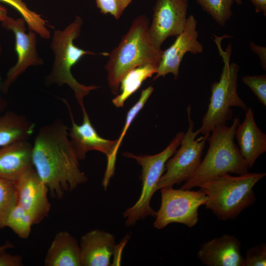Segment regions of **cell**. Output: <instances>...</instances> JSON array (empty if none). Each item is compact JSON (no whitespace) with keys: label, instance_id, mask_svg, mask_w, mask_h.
<instances>
[{"label":"cell","instance_id":"cell-1","mask_svg":"<svg viewBox=\"0 0 266 266\" xmlns=\"http://www.w3.org/2000/svg\"><path fill=\"white\" fill-rule=\"evenodd\" d=\"M60 119L43 126L33 145V164L52 198L62 199L88 180Z\"/></svg>","mask_w":266,"mask_h":266},{"label":"cell","instance_id":"cell-2","mask_svg":"<svg viewBox=\"0 0 266 266\" xmlns=\"http://www.w3.org/2000/svg\"><path fill=\"white\" fill-rule=\"evenodd\" d=\"M149 27L148 18L144 14L138 16L118 46L109 53L105 68L113 94H119L120 81L130 70L148 63L158 66L163 50H158L153 45Z\"/></svg>","mask_w":266,"mask_h":266},{"label":"cell","instance_id":"cell-3","mask_svg":"<svg viewBox=\"0 0 266 266\" xmlns=\"http://www.w3.org/2000/svg\"><path fill=\"white\" fill-rule=\"evenodd\" d=\"M266 175L265 172H248L237 176L226 174L201 182L198 187L208 198L205 208L222 221L235 219L255 202L253 188Z\"/></svg>","mask_w":266,"mask_h":266},{"label":"cell","instance_id":"cell-4","mask_svg":"<svg viewBox=\"0 0 266 266\" xmlns=\"http://www.w3.org/2000/svg\"><path fill=\"white\" fill-rule=\"evenodd\" d=\"M240 124L237 118L231 126L226 124L216 127L207 140L206 154L191 176L181 189H192L201 182L226 174L242 175L248 172V165L234 142L235 130Z\"/></svg>","mask_w":266,"mask_h":266},{"label":"cell","instance_id":"cell-5","mask_svg":"<svg viewBox=\"0 0 266 266\" xmlns=\"http://www.w3.org/2000/svg\"><path fill=\"white\" fill-rule=\"evenodd\" d=\"M83 23L82 19L77 16L64 30L54 31L51 43V48L54 53V61L50 73L45 77L46 86L68 85L73 91L82 110L85 108L84 98L99 87L80 83L72 75V67L85 55L99 54L104 56L109 55L107 52L97 53L84 50L74 44V40L80 34Z\"/></svg>","mask_w":266,"mask_h":266},{"label":"cell","instance_id":"cell-6","mask_svg":"<svg viewBox=\"0 0 266 266\" xmlns=\"http://www.w3.org/2000/svg\"><path fill=\"white\" fill-rule=\"evenodd\" d=\"M222 37L215 36L214 41L222 57L224 66L218 81L211 85V95L206 113L201 120V126L198 130L199 134L209 135L217 126L226 124L233 120L232 107H237L246 111L248 107L237 93L238 73L240 66L230 63L232 46L228 45L225 50L221 46Z\"/></svg>","mask_w":266,"mask_h":266},{"label":"cell","instance_id":"cell-7","mask_svg":"<svg viewBox=\"0 0 266 266\" xmlns=\"http://www.w3.org/2000/svg\"><path fill=\"white\" fill-rule=\"evenodd\" d=\"M184 133H177L167 147L161 152L151 155H136L123 152V155L134 159L141 166L140 179L142 182L140 195L136 202L123 213L126 219L125 226H134L136 222L148 216H155V212L150 205V201L156 192V186L165 171L166 164L180 146Z\"/></svg>","mask_w":266,"mask_h":266},{"label":"cell","instance_id":"cell-8","mask_svg":"<svg viewBox=\"0 0 266 266\" xmlns=\"http://www.w3.org/2000/svg\"><path fill=\"white\" fill-rule=\"evenodd\" d=\"M188 128L184 133L180 147L167 161L165 171L156 186V191L163 188L173 187L186 182L193 175L200 162L206 141L209 135H203L196 139L199 134L194 131V122L191 118V107L187 108Z\"/></svg>","mask_w":266,"mask_h":266},{"label":"cell","instance_id":"cell-9","mask_svg":"<svg viewBox=\"0 0 266 266\" xmlns=\"http://www.w3.org/2000/svg\"><path fill=\"white\" fill-rule=\"evenodd\" d=\"M161 202L156 212L153 226L161 230L168 225L177 223L192 228L199 221V208L204 205L207 197L200 189H175L173 187L160 189Z\"/></svg>","mask_w":266,"mask_h":266},{"label":"cell","instance_id":"cell-10","mask_svg":"<svg viewBox=\"0 0 266 266\" xmlns=\"http://www.w3.org/2000/svg\"><path fill=\"white\" fill-rule=\"evenodd\" d=\"M61 99L66 104L69 111L72 126L68 135L79 160L85 159L87 152L92 150L98 151L106 156L107 164L102 181V185L106 189L114 173L117 139L108 140L100 136L92 125L85 108L82 110L83 123L77 125L75 122L68 102L65 99Z\"/></svg>","mask_w":266,"mask_h":266},{"label":"cell","instance_id":"cell-11","mask_svg":"<svg viewBox=\"0 0 266 266\" xmlns=\"http://www.w3.org/2000/svg\"><path fill=\"white\" fill-rule=\"evenodd\" d=\"M24 19H13L8 16L2 22L5 29L12 31L15 37V51L17 54V62L7 73L5 80L1 83L0 90L6 93L18 77L30 66H40L43 60L38 56L36 49V33L30 30L26 33Z\"/></svg>","mask_w":266,"mask_h":266},{"label":"cell","instance_id":"cell-12","mask_svg":"<svg viewBox=\"0 0 266 266\" xmlns=\"http://www.w3.org/2000/svg\"><path fill=\"white\" fill-rule=\"evenodd\" d=\"M188 0H156L149 32L158 50L169 36H177L186 26Z\"/></svg>","mask_w":266,"mask_h":266},{"label":"cell","instance_id":"cell-13","mask_svg":"<svg viewBox=\"0 0 266 266\" xmlns=\"http://www.w3.org/2000/svg\"><path fill=\"white\" fill-rule=\"evenodd\" d=\"M14 183L17 204L30 214L34 225L40 223L48 216L51 210L48 187L33 166L28 168Z\"/></svg>","mask_w":266,"mask_h":266},{"label":"cell","instance_id":"cell-14","mask_svg":"<svg viewBox=\"0 0 266 266\" xmlns=\"http://www.w3.org/2000/svg\"><path fill=\"white\" fill-rule=\"evenodd\" d=\"M197 21L193 15L187 17V23L182 33L178 34L174 43L167 49L163 51L161 60L153 80L160 77H165L172 73L174 79L179 75L180 64L185 54L201 53L203 50L202 45L198 40Z\"/></svg>","mask_w":266,"mask_h":266},{"label":"cell","instance_id":"cell-15","mask_svg":"<svg viewBox=\"0 0 266 266\" xmlns=\"http://www.w3.org/2000/svg\"><path fill=\"white\" fill-rule=\"evenodd\" d=\"M197 257L206 266H243L240 242L233 235L225 234L204 242Z\"/></svg>","mask_w":266,"mask_h":266},{"label":"cell","instance_id":"cell-16","mask_svg":"<svg viewBox=\"0 0 266 266\" xmlns=\"http://www.w3.org/2000/svg\"><path fill=\"white\" fill-rule=\"evenodd\" d=\"M81 266H109L115 246L114 236L96 229L81 237Z\"/></svg>","mask_w":266,"mask_h":266},{"label":"cell","instance_id":"cell-17","mask_svg":"<svg viewBox=\"0 0 266 266\" xmlns=\"http://www.w3.org/2000/svg\"><path fill=\"white\" fill-rule=\"evenodd\" d=\"M239 152L249 168L257 159L266 151V135L257 126L251 108L246 110L243 122L237 126L235 133Z\"/></svg>","mask_w":266,"mask_h":266},{"label":"cell","instance_id":"cell-18","mask_svg":"<svg viewBox=\"0 0 266 266\" xmlns=\"http://www.w3.org/2000/svg\"><path fill=\"white\" fill-rule=\"evenodd\" d=\"M33 145L21 140L0 147V178L15 182L33 164Z\"/></svg>","mask_w":266,"mask_h":266},{"label":"cell","instance_id":"cell-19","mask_svg":"<svg viewBox=\"0 0 266 266\" xmlns=\"http://www.w3.org/2000/svg\"><path fill=\"white\" fill-rule=\"evenodd\" d=\"M45 266H81L79 244L69 232L57 233L46 254Z\"/></svg>","mask_w":266,"mask_h":266},{"label":"cell","instance_id":"cell-20","mask_svg":"<svg viewBox=\"0 0 266 266\" xmlns=\"http://www.w3.org/2000/svg\"><path fill=\"white\" fill-rule=\"evenodd\" d=\"M35 124L23 115L8 111L0 115V147L21 140L33 134Z\"/></svg>","mask_w":266,"mask_h":266},{"label":"cell","instance_id":"cell-21","mask_svg":"<svg viewBox=\"0 0 266 266\" xmlns=\"http://www.w3.org/2000/svg\"><path fill=\"white\" fill-rule=\"evenodd\" d=\"M158 66L153 64H145L129 71L121 79L119 93L112 100V103L117 107L124 106L126 100L141 86L148 78L157 71Z\"/></svg>","mask_w":266,"mask_h":266},{"label":"cell","instance_id":"cell-22","mask_svg":"<svg viewBox=\"0 0 266 266\" xmlns=\"http://www.w3.org/2000/svg\"><path fill=\"white\" fill-rule=\"evenodd\" d=\"M34 222L30 214L18 204L10 211L5 222V227L9 228L23 239L29 237Z\"/></svg>","mask_w":266,"mask_h":266},{"label":"cell","instance_id":"cell-23","mask_svg":"<svg viewBox=\"0 0 266 266\" xmlns=\"http://www.w3.org/2000/svg\"><path fill=\"white\" fill-rule=\"evenodd\" d=\"M17 204L15 183L0 178V229L5 227L7 217Z\"/></svg>","mask_w":266,"mask_h":266},{"label":"cell","instance_id":"cell-24","mask_svg":"<svg viewBox=\"0 0 266 266\" xmlns=\"http://www.w3.org/2000/svg\"><path fill=\"white\" fill-rule=\"evenodd\" d=\"M202 9L220 26H225L232 15L233 0H196Z\"/></svg>","mask_w":266,"mask_h":266},{"label":"cell","instance_id":"cell-25","mask_svg":"<svg viewBox=\"0 0 266 266\" xmlns=\"http://www.w3.org/2000/svg\"><path fill=\"white\" fill-rule=\"evenodd\" d=\"M133 0H96L97 7L103 14H110L116 20L122 16Z\"/></svg>","mask_w":266,"mask_h":266},{"label":"cell","instance_id":"cell-26","mask_svg":"<svg viewBox=\"0 0 266 266\" xmlns=\"http://www.w3.org/2000/svg\"><path fill=\"white\" fill-rule=\"evenodd\" d=\"M242 82L254 93L259 100L266 106V76L245 75L242 77Z\"/></svg>","mask_w":266,"mask_h":266},{"label":"cell","instance_id":"cell-27","mask_svg":"<svg viewBox=\"0 0 266 266\" xmlns=\"http://www.w3.org/2000/svg\"><path fill=\"white\" fill-rule=\"evenodd\" d=\"M243 258V266H266V244L263 243L248 248Z\"/></svg>","mask_w":266,"mask_h":266},{"label":"cell","instance_id":"cell-28","mask_svg":"<svg viewBox=\"0 0 266 266\" xmlns=\"http://www.w3.org/2000/svg\"><path fill=\"white\" fill-rule=\"evenodd\" d=\"M0 1L9 4L16 9L29 26L34 25L39 19V14L30 10L23 0H0Z\"/></svg>","mask_w":266,"mask_h":266},{"label":"cell","instance_id":"cell-29","mask_svg":"<svg viewBox=\"0 0 266 266\" xmlns=\"http://www.w3.org/2000/svg\"><path fill=\"white\" fill-rule=\"evenodd\" d=\"M22 257L19 255H12L4 251L0 254V266H22Z\"/></svg>","mask_w":266,"mask_h":266},{"label":"cell","instance_id":"cell-30","mask_svg":"<svg viewBox=\"0 0 266 266\" xmlns=\"http://www.w3.org/2000/svg\"><path fill=\"white\" fill-rule=\"evenodd\" d=\"M250 47L251 50L259 57L261 66L263 68L266 70V47L255 44L253 42H250Z\"/></svg>","mask_w":266,"mask_h":266},{"label":"cell","instance_id":"cell-31","mask_svg":"<svg viewBox=\"0 0 266 266\" xmlns=\"http://www.w3.org/2000/svg\"><path fill=\"white\" fill-rule=\"evenodd\" d=\"M254 6L256 12H263L266 15V0H250Z\"/></svg>","mask_w":266,"mask_h":266},{"label":"cell","instance_id":"cell-32","mask_svg":"<svg viewBox=\"0 0 266 266\" xmlns=\"http://www.w3.org/2000/svg\"><path fill=\"white\" fill-rule=\"evenodd\" d=\"M2 53V47L1 45L0 44V56ZM1 78L0 76V90L1 88ZM7 107V102L6 101L0 97V113L3 112L5 109H6Z\"/></svg>","mask_w":266,"mask_h":266},{"label":"cell","instance_id":"cell-33","mask_svg":"<svg viewBox=\"0 0 266 266\" xmlns=\"http://www.w3.org/2000/svg\"><path fill=\"white\" fill-rule=\"evenodd\" d=\"M8 16L6 8L0 4V21L2 22Z\"/></svg>","mask_w":266,"mask_h":266},{"label":"cell","instance_id":"cell-34","mask_svg":"<svg viewBox=\"0 0 266 266\" xmlns=\"http://www.w3.org/2000/svg\"><path fill=\"white\" fill-rule=\"evenodd\" d=\"M14 247L13 244L9 241H6L4 244L0 246V254L8 249Z\"/></svg>","mask_w":266,"mask_h":266},{"label":"cell","instance_id":"cell-35","mask_svg":"<svg viewBox=\"0 0 266 266\" xmlns=\"http://www.w3.org/2000/svg\"><path fill=\"white\" fill-rule=\"evenodd\" d=\"M238 5L242 4V0H233Z\"/></svg>","mask_w":266,"mask_h":266}]
</instances>
